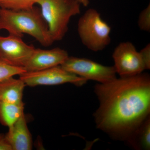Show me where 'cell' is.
I'll return each instance as SVG.
<instances>
[{
  "label": "cell",
  "instance_id": "cell-1",
  "mask_svg": "<svg viewBox=\"0 0 150 150\" xmlns=\"http://www.w3.org/2000/svg\"><path fill=\"white\" fill-rule=\"evenodd\" d=\"M94 92L99 102L93 115L96 126L112 139L126 141L150 116L149 74L97 84Z\"/></svg>",
  "mask_w": 150,
  "mask_h": 150
},
{
  "label": "cell",
  "instance_id": "cell-2",
  "mask_svg": "<svg viewBox=\"0 0 150 150\" xmlns=\"http://www.w3.org/2000/svg\"><path fill=\"white\" fill-rule=\"evenodd\" d=\"M1 29L22 38L23 33L28 34L43 46H51L54 42L40 8L36 7L22 10L0 8Z\"/></svg>",
  "mask_w": 150,
  "mask_h": 150
},
{
  "label": "cell",
  "instance_id": "cell-3",
  "mask_svg": "<svg viewBox=\"0 0 150 150\" xmlns=\"http://www.w3.org/2000/svg\"><path fill=\"white\" fill-rule=\"evenodd\" d=\"M36 4L54 42L64 38L71 18L81 12V4L76 0H37Z\"/></svg>",
  "mask_w": 150,
  "mask_h": 150
},
{
  "label": "cell",
  "instance_id": "cell-4",
  "mask_svg": "<svg viewBox=\"0 0 150 150\" xmlns=\"http://www.w3.org/2000/svg\"><path fill=\"white\" fill-rule=\"evenodd\" d=\"M77 29L82 43L92 51H102L111 41V28L94 9H89L81 17Z\"/></svg>",
  "mask_w": 150,
  "mask_h": 150
},
{
  "label": "cell",
  "instance_id": "cell-5",
  "mask_svg": "<svg viewBox=\"0 0 150 150\" xmlns=\"http://www.w3.org/2000/svg\"><path fill=\"white\" fill-rule=\"evenodd\" d=\"M19 79L30 87L58 85L66 83L81 86L88 80L63 69L61 65L36 71H26L19 75Z\"/></svg>",
  "mask_w": 150,
  "mask_h": 150
},
{
  "label": "cell",
  "instance_id": "cell-6",
  "mask_svg": "<svg viewBox=\"0 0 150 150\" xmlns=\"http://www.w3.org/2000/svg\"><path fill=\"white\" fill-rule=\"evenodd\" d=\"M66 71L86 79L103 83L117 78L113 66L108 67L86 58L69 56L61 65Z\"/></svg>",
  "mask_w": 150,
  "mask_h": 150
},
{
  "label": "cell",
  "instance_id": "cell-7",
  "mask_svg": "<svg viewBox=\"0 0 150 150\" xmlns=\"http://www.w3.org/2000/svg\"><path fill=\"white\" fill-rule=\"evenodd\" d=\"M112 57L113 67L120 77L132 76L146 70L140 52L129 41L119 43L114 49Z\"/></svg>",
  "mask_w": 150,
  "mask_h": 150
},
{
  "label": "cell",
  "instance_id": "cell-8",
  "mask_svg": "<svg viewBox=\"0 0 150 150\" xmlns=\"http://www.w3.org/2000/svg\"><path fill=\"white\" fill-rule=\"evenodd\" d=\"M35 49L19 36H0V61L9 65L23 68Z\"/></svg>",
  "mask_w": 150,
  "mask_h": 150
},
{
  "label": "cell",
  "instance_id": "cell-9",
  "mask_svg": "<svg viewBox=\"0 0 150 150\" xmlns=\"http://www.w3.org/2000/svg\"><path fill=\"white\" fill-rule=\"evenodd\" d=\"M69 57L64 49L56 48L51 50L35 48L23 68L26 71H36L62 65Z\"/></svg>",
  "mask_w": 150,
  "mask_h": 150
},
{
  "label": "cell",
  "instance_id": "cell-10",
  "mask_svg": "<svg viewBox=\"0 0 150 150\" xmlns=\"http://www.w3.org/2000/svg\"><path fill=\"white\" fill-rule=\"evenodd\" d=\"M13 150L32 149L33 141L24 113L11 127L6 134Z\"/></svg>",
  "mask_w": 150,
  "mask_h": 150
},
{
  "label": "cell",
  "instance_id": "cell-11",
  "mask_svg": "<svg viewBox=\"0 0 150 150\" xmlns=\"http://www.w3.org/2000/svg\"><path fill=\"white\" fill-rule=\"evenodd\" d=\"M26 86L20 79L13 77L0 82V102L19 103L22 101Z\"/></svg>",
  "mask_w": 150,
  "mask_h": 150
},
{
  "label": "cell",
  "instance_id": "cell-12",
  "mask_svg": "<svg viewBox=\"0 0 150 150\" xmlns=\"http://www.w3.org/2000/svg\"><path fill=\"white\" fill-rule=\"evenodd\" d=\"M126 142L131 147L135 149L150 150V116L131 134Z\"/></svg>",
  "mask_w": 150,
  "mask_h": 150
},
{
  "label": "cell",
  "instance_id": "cell-13",
  "mask_svg": "<svg viewBox=\"0 0 150 150\" xmlns=\"http://www.w3.org/2000/svg\"><path fill=\"white\" fill-rule=\"evenodd\" d=\"M24 103L0 102V123L11 127L24 114Z\"/></svg>",
  "mask_w": 150,
  "mask_h": 150
},
{
  "label": "cell",
  "instance_id": "cell-14",
  "mask_svg": "<svg viewBox=\"0 0 150 150\" xmlns=\"http://www.w3.org/2000/svg\"><path fill=\"white\" fill-rule=\"evenodd\" d=\"M37 0H1V8L13 10H27L32 8Z\"/></svg>",
  "mask_w": 150,
  "mask_h": 150
},
{
  "label": "cell",
  "instance_id": "cell-15",
  "mask_svg": "<svg viewBox=\"0 0 150 150\" xmlns=\"http://www.w3.org/2000/svg\"><path fill=\"white\" fill-rule=\"evenodd\" d=\"M25 72L23 67H14L0 61V82Z\"/></svg>",
  "mask_w": 150,
  "mask_h": 150
},
{
  "label": "cell",
  "instance_id": "cell-16",
  "mask_svg": "<svg viewBox=\"0 0 150 150\" xmlns=\"http://www.w3.org/2000/svg\"><path fill=\"white\" fill-rule=\"evenodd\" d=\"M138 25L141 30L150 32V5L143 10L140 13L138 19Z\"/></svg>",
  "mask_w": 150,
  "mask_h": 150
},
{
  "label": "cell",
  "instance_id": "cell-17",
  "mask_svg": "<svg viewBox=\"0 0 150 150\" xmlns=\"http://www.w3.org/2000/svg\"><path fill=\"white\" fill-rule=\"evenodd\" d=\"M146 70L150 69V44L149 43L140 51Z\"/></svg>",
  "mask_w": 150,
  "mask_h": 150
},
{
  "label": "cell",
  "instance_id": "cell-18",
  "mask_svg": "<svg viewBox=\"0 0 150 150\" xmlns=\"http://www.w3.org/2000/svg\"><path fill=\"white\" fill-rule=\"evenodd\" d=\"M0 150H13L6 134H0Z\"/></svg>",
  "mask_w": 150,
  "mask_h": 150
},
{
  "label": "cell",
  "instance_id": "cell-19",
  "mask_svg": "<svg viewBox=\"0 0 150 150\" xmlns=\"http://www.w3.org/2000/svg\"><path fill=\"white\" fill-rule=\"evenodd\" d=\"M84 6H87L89 4V0H76Z\"/></svg>",
  "mask_w": 150,
  "mask_h": 150
},
{
  "label": "cell",
  "instance_id": "cell-20",
  "mask_svg": "<svg viewBox=\"0 0 150 150\" xmlns=\"http://www.w3.org/2000/svg\"><path fill=\"white\" fill-rule=\"evenodd\" d=\"M0 1H1V0H0Z\"/></svg>",
  "mask_w": 150,
  "mask_h": 150
}]
</instances>
